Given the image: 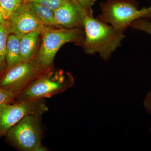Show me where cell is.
I'll use <instances>...</instances> for the list:
<instances>
[{
	"mask_svg": "<svg viewBox=\"0 0 151 151\" xmlns=\"http://www.w3.org/2000/svg\"><path fill=\"white\" fill-rule=\"evenodd\" d=\"M8 30L6 26L0 23V68L5 64L6 48L8 39Z\"/></svg>",
	"mask_w": 151,
	"mask_h": 151,
	"instance_id": "5bb4252c",
	"label": "cell"
},
{
	"mask_svg": "<svg viewBox=\"0 0 151 151\" xmlns=\"http://www.w3.org/2000/svg\"><path fill=\"white\" fill-rule=\"evenodd\" d=\"M40 117L37 115H28L8 132L6 135L9 140L20 150L37 151L42 145Z\"/></svg>",
	"mask_w": 151,
	"mask_h": 151,
	"instance_id": "5b68a950",
	"label": "cell"
},
{
	"mask_svg": "<svg viewBox=\"0 0 151 151\" xmlns=\"http://www.w3.org/2000/svg\"><path fill=\"white\" fill-rule=\"evenodd\" d=\"M85 37L79 28L59 29L48 28L42 33V41L37 60L45 68H48L53 62L57 52L68 42L84 43Z\"/></svg>",
	"mask_w": 151,
	"mask_h": 151,
	"instance_id": "277c9868",
	"label": "cell"
},
{
	"mask_svg": "<svg viewBox=\"0 0 151 151\" xmlns=\"http://www.w3.org/2000/svg\"><path fill=\"white\" fill-rule=\"evenodd\" d=\"M26 4L35 16L44 25L60 27L55 19L54 11L37 3L28 2Z\"/></svg>",
	"mask_w": 151,
	"mask_h": 151,
	"instance_id": "8fae6325",
	"label": "cell"
},
{
	"mask_svg": "<svg viewBox=\"0 0 151 151\" xmlns=\"http://www.w3.org/2000/svg\"><path fill=\"white\" fill-rule=\"evenodd\" d=\"M48 27L39 29L22 36L20 40V51L21 62L32 58L40 35Z\"/></svg>",
	"mask_w": 151,
	"mask_h": 151,
	"instance_id": "30bf717a",
	"label": "cell"
},
{
	"mask_svg": "<svg viewBox=\"0 0 151 151\" xmlns=\"http://www.w3.org/2000/svg\"><path fill=\"white\" fill-rule=\"evenodd\" d=\"M28 2L39 3L54 11L58 8L66 0H27Z\"/></svg>",
	"mask_w": 151,
	"mask_h": 151,
	"instance_id": "e0dca14e",
	"label": "cell"
},
{
	"mask_svg": "<svg viewBox=\"0 0 151 151\" xmlns=\"http://www.w3.org/2000/svg\"><path fill=\"white\" fill-rule=\"evenodd\" d=\"M54 14L60 27L67 29L84 27V17L88 14L78 2L74 0H66L54 11Z\"/></svg>",
	"mask_w": 151,
	"mask_h": 151,
	"instance_id": "9c48e42d",
	"label": "cell"
},
{
	"mask_svg": "<svg viewBox=\"0 0 151 151\" xmlns=\"http://www.w3.org/2000/svg\"><path fill=\"white\" fill-rule=\"evenodd\" d=\"M144 107L148 113L151 115V91L148 92L144 100ZM151 132V127L150 129Z\"/></svg>",
	"mask_w": 151,
	"mask_h": 151,
	"instance_id": "d6986e66",
	"label": "cell"
},
{
	"mask_svg": "<svg viewBox=\"0 0 151 151\" xmlns=\"http://www.w3.org/2000/svg\"><path fill=\"white\" fill-rule=\"evenodd\" d=\"M73 77L68 73L58 72L41 75L17 94L16 102L50 98L65 92L73 86Z\"/></svg>",
	"mask_w": 151,
	"mask_h": 151,
	"instance_id": "3957f363",
	"label": "cell"
},
{
	"mask_svg": "<svg viewBox=\"0 0 151 151\" xmlns=\"http://www.w3.org/2000/svg\"><path fill=\"white\" fill-rule=\"evenodd\" d=\"M101 10L97 18L123 33L135 21L151 19V5L139 9L134 4L124 0H110L103 5Z\"/></svg>",
	"mask_w": 151,
	"mask_h": 151,
	"instance_id": "7a4b0ae2",
	"label": "cell"
},
{
	"mask_svg": "<svg viewBox=\"0 0 151 151\" xmlns=\"http://www.w3.org/2000/svg\"><path fill=\"white\" fill-rule=\"evenodd\" d=\"M23 0H0V12L5 20L8 21L12 15L22 5Z\"/></svg>",
	"mask_w": 151,
	"mask_h": 151,
	"instance_id": "4fadbf2b",
	"label": "cell"
},
{
	"mask_svg": "<svg viewBox=\"0 0 151 151\" xmlns=\"http://www.w3.org/2000/svg\"><path fill=\"white\" fill-rule=\"evenodd\" d=\"M0 23L6 26H7L8 24V22L6 21L3 18L2 15L1 14V12H0Z\"/></svg>",
	"mask_w": 151,
	"mask_h": 151,
	"instance_id": "ffe728a7",
	"label": "cell"
},
{
	"mask_svg": "<svg viewBox=\"0 0 151 151\" xmlns=\"http://www.w3.org/2000/svg\"><path fill=\"white\" fill-rule=\"evenodd\" d=\"M74 1H76V0H74Z\"/></svg>",
	"mask_w": 151,
	"mask_h": 151,
	"instance_id": "44dd1931",
	"label": "cell"
},
{
	"mask_svg": "<svg viewBox=\"0 0 151 151\" xmlns=\"http://www.w3.org/2000/svg\"><path fill=\"white\" fill-rule=\"evenodd\" d=\"M48 110L43 99L4 105L0 108V137L6 135L10 129L25 116L30 115L41 116Z\"/></svg>",
	"mask_w": 151,
	"mask_h": 151,
	"instance_id": "8992f818",
	"label": "cell"
},
{
	"mask_svg": "<svg viewBox=\"0 0 151 151\" xmlns=\"http://www.w3.org/2000/svg\"><path fill=\"white\" fill-rule=\"evenodd\" d=\"M21 37L13 34L8 37L6 53L8 70L21 62L19 44Z\"/></svg>",
	"mask_w": 151,
	"mask_h": 151,
	"instance_id": "7c38bea8",
	"label": "cell"
},
{
	"mask_svg": "<svg viewBox=\"0 0 151 151\" xmlns=\"http://www.w3.org/2000/svg\"><path fill=\"white\" fill-rule=\"evenodd\" d=\"M46 69L35 58L19 63L9 69L1 79L0 86L17 94L42 75Z\"/></svg>",
	"mask_w": 151,
	"mask_h": 151,
	"instance_id": "52a82bcc",
	"label": "cell"
},
{
	"mask_svg": "<svg viewBox=\"0 0 151 151\" xmlns=\"http://www.w3.org/2000/svg\"><path fill=\"white\" fill-rule=\"evenodd\" d=\"M76 1L86 11L89 15L92 16V8L95 0H76Z\"/></svg>",
	"mask_w": 151,
	"mask_h": 151,
	"instance_id": "ac0fdd59",
	"label": "cell"
},
{
	"mask_svg": "<svg viewBox=\"0 0 151 151\" xmlns=\"http://www.w3.org/2000/svg\"><path fill=\"white\" fill-rule=\"evenodd\" d=\"M85 33L83 46L87 54L98 53L108 61L125 38L124 33L114 29L98 18L86 14L84 21Z\"/></svg>",
	"mask_w": 151,
	"mask_h": 151,
	"instance_id": "6da1fadb",
	"label": "cell"
},
{
	"mask_svg": "<svg viewBox=\"0 0 151 151\" xmlns=\"http://www.w3.org/2000/svg\"><path fill=\"white\" fill-rule=\"evenodd\" d=\"M16 95L12 90L0 86V108L11 104L14 100Z\"/></svg>",
	"mask_w": 151,
	"mask_h": 151,
	"instance_id": "9a60e30c",
	"label": "cell"
},
{
	"mask_svg": "<svg viewBox=\"0 0 151 151\" xmlns=\"http://www.w3.org/2000/svg\"><path fill=\"white\" fill-rule=\"evenodd\" d=\"M8 22V31L20 37L46 27L37 19L26 4L20 6Z\"/></svg>",
	"mask_w": 151,
	"mask_h": 151,
	"instance_id": "ba28073f",
	"label": "cell"
},
{
	"mask_svg": "<svg viewBox=\"0 0 151 151\" xmlns=\"http://www.w3.org/2000/svg\"><path fill=\"white\" fill-rule=\"evenodd\" d=\"M134 29L145 32L151 35V22L147 19H140L131 24L130 26Z\"/></svg>",
	"mask_w": 151,
	"mask_h": 151,
	"instance_id": "2e32d148",
	"label": "cell"
}]
</instances>
